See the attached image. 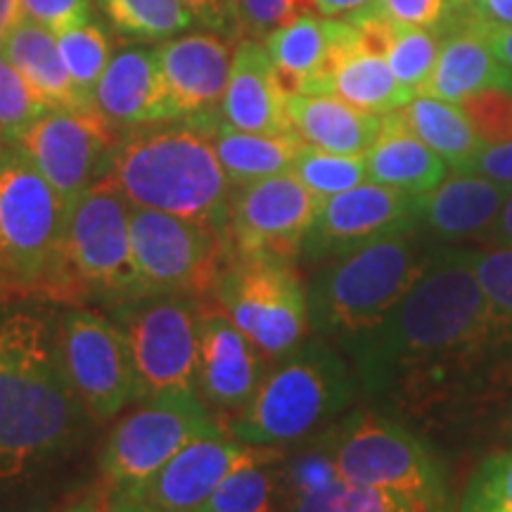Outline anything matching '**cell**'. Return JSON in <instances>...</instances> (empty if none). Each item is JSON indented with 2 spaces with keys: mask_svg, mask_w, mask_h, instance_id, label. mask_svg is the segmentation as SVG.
Returning <instances> with one entry per match:
<instances>
[{
  "mask_svg": "<svg viewBox=\"0 0 512 512\" xmlns=\"http://www.w3.org/2000/svg\"><path fill=\"white\" fill-rule=\"evenodd\" d=\"M342 347L387 415L456 422L512 392V330L486 302L470 247L430 249L401 302Z\"/></svg>",
  "mask_w": 512,
  "mask_h": 512,
  "instance_id": "obj_1",
  "label": "cell"
},
{
  "mask_svg": "<svg viewBox=\"0 0 512 512\" xmlns=\"http://www.w3.org/2000/svg\"><path fill=\"white\" fill-rule=\"evenodd\" d=\"M86 411L64 370L57 332L34 313L0 320V482L60 451Z\"/></svg>",
  "mask_w": 512,
  "mask_h": 512,
  "instance_id": "obj_2",
  "label": "cell"
},
{
  "mask_svg": "<svg viewBox=\"0 0 512 512\" xmlns=\"http://www.w3.org/2000/svg\"><path fill=\"white\" fill-rule=\"evenodd\" d=\"M102 178L131 207L209 223L219 233L226 223L233 185L209 136L195 121L157 126L119 140Z\"/></svg>",
  "mask_w": 512,
  "mask_h": 512,
  "instance_id": "obj_3",
  "label": "cell"
},
{
  "mask_svg": "<svg viewBox=\"0 0 512 512\" xmlns=\"http://www.w3.org/2000/svg\"><path fill=\"white\" fill-rule=\"evenodd\" d=\"M356 375L328 339H304L266 370L259 389L223 430L252 446H290L335 422L356 396Z\"/></svg>",
  "mask_w": 512,
  "mask_h": 512,
  "instance_id": "obj_4",
  "label": "cell"
},
{
  "mask_svg": "<svg viewBox=\"0 0 512 512\" xmlns=\"http://www.w3.org/2000/svg\"><path fill=\"white\" fill-rule=\"evenodd\" d=\"M418 233L384 235L325 261L306 287L311 330L339 344L373 330L425 268L430 249Z\"/></svg>",
  "mask_w": 512,
  "mask_h": 512,
  "instance_id": "obj_5",
  "label": "cell"
},
{
  "mask_svg": "<svg viewBox=\"0 0 512 512\" xmlns=\"http://www.w3.org/2000/svg\"><path fill=\"white\" fill-rule=\"evenodd\" d=\"M69 207L19 147L0 171V290L48 292L62 302Z\"/></svg>",
  "mask_w": 512,
  "mask_h": 512,
  "instance_id": "obj_6",
  "label": "cell"
},
{
  "mask_svg": "<svg viewBox=\"0 0 512 512\" xmlns=\"http://www.w3.org/2000/svg\"><path fill=\"white\" fill-rule=\"evenodd\" d=\"M318 441L342 482L401 491L453 512L444 463L406 422L380 411H354Z\"/></svg>",
  "mask_w": 512,
  "mask_h": 512,
  "instance_id": "obj_7",
  "label": "cell"
},
{
  "mask_svg": "<svg viewBox=\"0 0 512 512\" xmlns=\"http://www.w3.org/2000/svg\"><path fill=\"white\" fill-rule=\"evenodd\" d=\"M147 297L131 242V204L100 178L72 204L64 230L62 302L119 306Z\"/></svg>",
  "mask_w": 512,
  "mask_h": 512,
  "instance_id": "obj_8",
  "label": "cell"
},
{
  "mask_svg": "<svg viewBox=\"0 0 512 512\" xmlns=\"http://www.w3.org/2000/svg\"><path fill=\"white\" fill-rule=\"evenodd\" d=\"M211 294L271 363L292 354L311 330L309 292L290 256L228 252Z\"/></svg>",
  "mask_w": 512,
  "mask_h": 512,
  "instance_id": "obj_9",
  "label": "cell"
},
{
  "mask_svg": "<svg viewBox=\"0 0 512 512\" xmlns=\"http://www.w3.org/2000/svg\"><path fill=\"white\" fill-rule=\"evenodd\" d=\"M204 306L192 297H140L114 306V323L131 344L138 401L197 392V349Z\"/></svg>",
  "mask_w": 512,
  "mask_h": 512,
  "instance_id": "obj_10",
  "label": "cell"
},
{
  "mask_svg": "<svg viewBox=\"0 0 512 512\" xmlns=\"http://www.w3.org/2000/svg\"><path fill=\"white\" fill-rule=\"evenodd\" d=\"M226 432L200 394H159L140 399L112 427L100 451V472L117 489H133L169 463L185 444Z\"/></svg>",
  "mask_w": 512,
  "mask_h": 512,
  "instance_id": "obj_11",
  "label": "cell"
},
{
  "mask_svg": "<svg viewBox=\"0 0 512 512\" xmlns=\"http://www.w3.org/2000/svg\"><path fill=\"white\" fill-rule=\"evenodd\" d=\"M131 242L147 297L211 294L226 259L214 226L157 209L131 207Z\"/></svg>",
  "mask_w": 512,
  "mask_h": 512,
  "instance_id": "obj_12",
  "label": "cell"
},
{
  "mask_svg": "<svg viewBox=\"0 0 512 512\" xmlns=\"http://www.w3.org/2000/svg\"><path fill=\"white\" fill-rule=\"evenodd\" d=\"M57 342L69 382L95 422H112L138 401L131 344L114 320L91 309H72L60 320Z\"/></svg>",
  "mask_w": 512,
  "mask_h": 512,
  "instance_id": "obj_13",
  "label": "cell"
},
{
  "mask_svg": "<svg viewBox=\"0 0 512 512\" xmlns=\"http://www.w3.org/2000/svg\"><path fill=\"white\" fill-rule=\"evenodd\" d=\"M117 133L98 110H48L15 145L72 209L105 174L121 140Z\"/></svg>",
  "mask_w": 512,
  "mask_h": 512,
  "instance_id": "obj_14",
  "label": "cell"
},
{
  "mask_svg": "<svg viewBox=\"0 0 512 512\" xmlns=\"http://www.w3.org/2000/svg\"><path fill=\"white\" fill-rule=\"evenodd\" d=\"M318 195L292 171L230 190L221 238L228 252H271L294 259L320 211Z\"/></svg>",
  "mask_w": 512,
  "mask_h": 512,
  "instance_id": "obj_15",
  "label": "cell"
},
{
  "mask_svg": "<svg viewBox=\"0 0 512 512\" xmlns=\"http://www.w3.org/2000/svg\"><path fill=\"white\" fill-rule=\"evenodd\" d=\"M406 230H420L418 197L366 181L323 200L299 254L309 264H325L366 242Z\"/></svg>",
  "mask_w": 512,
  "mask_h": 512,
  "instance_id": "obj_16",
  "label": "cell"
},
{
  "mask_svg": "<svg viewBox=\"0 0 512 512\" xmlns=\"http://www.w3.org/2000/svg\"><path fill=\"white\" fill-rule=\"evenodd\" d=\"M273 453H278V448L242 444L226 432L204 434L185 444L150 479L128 491L155 512H195L235 467Z\"/></svg>",
  "mask_w": 512,
  "mask_h": 512,
  "instance_id": "obj_17",
  "label": "cell"
},
{
  "mask_svg": "<svg viewBox=\"0 0 512 512\" xmlns=\"http://www.w3.org/2000/svg\"><path fill=\"white\" fill-rule=\"evenodd\" d=\"M271 363L245 332L221 311H202L197 349V394L216 408L226 425L245 411Z\"/></svg>",
  "mask_w": 512,
  "mask_h": 512,
  "instance_id": "obj_18",
  "label": "cell"
},
{
  "mask_svg": "<svg viewBox=\"0 0 512 512\" xmlns=\"http://www.w3.org/2000/svg\"><path fill=\"white\" fill-rule=\"evenodd\" d=\"M233 46L214 31L181 34L159 43L157 55L178 119L216 117L226 95Z\"/></svg>",
  "mask_w": 512,
  "mask_h": 512,
  "instance_id": "obj_19",
  "label": "cell"
},
{
  "mask_svg": "<svg viewBox=\"0 0 512 512\" xmlns=\"http://www.w3.org/2000/svg\"><path fill=\"white\" fill-rule=\"evenodd\" d=\"M93 105L117 131L178 121L157 46H133L112 55L95 88Z\"/></svg>",
  "mask_w": 512,
  "mask_h": 512,
  "instance_id": "obj_20",
  "label": "cell"
},
{
  "mask_svg": "<svg viewBox=\"0 0 512 512\" xmlns=\"http://www.w3.org/2000/svg\"><path fill=\"white\" fill-rule=\"evenodd\" d=\"M219 114L240 131L268 136L294 133L287 117V91L261 41L240 38L235 46Z\"/></svg>",
  "mask_w": 512,
  "mask_h": 512,
  "instance_id": "obj_21",
  "label": "cell"
},
{
  "mask_svg": "<svg viewBox=\"0 0 512 512\" xmlns=\"http://www.w3.org/2000/svg\"><path fill=\"white\" fill-rule=\"evenodd\" d=\"M510 74L491 46V29L470 12H458L441 36L437 62L418 95L458 105L484 88H505Z\"/></svg>",
  "mask_w": 512,
  "mask_h": 512,
  "instance_id": "obj_22",
  "label": "cell"
},
{
  "mask_svg": "<svg viewBox=\"0 0 512 512\" xmlns=\"http://www.w3.org/2000/svg\"><path fill=\"white\" fill-rule=\"evenodd\" d=\"M508 188L477 174L453 171L418 197L420 228L439 242L486 238L501 214Z\"/></svg>",
  "mask_w": 512,
  "mask_h": 512,
  "instance_id": "obj_23",
  "label": "cell"
},
{
  "mask_svg": "<svg viewBox=\"0 0 512 512\" xmlns=\"http://www.w3.org/2000/svg\"><path fill=\"white\" fill-rule=\"evenodd\" d=\"M328 93L370 114L401 110L415 95L403 88L389 67L382 48L366 31L347 22L332 55Z\"/></svg>",
  "mask_w": 512,
  "mask_h": 512,
  "instance_id": "obj_24",
  "label": "cell"
},
{
  "mask_svg": "<svg viewBox=\"0 0 512 512\" xmlns=\"http://www.w3.org/2000/svg\"><path fill=\"white\" fill-rule=\"evenodd\" d=\"M347 22L311 10L266 36L264 48L290 93H328L332 55Z\"/></svg>",
  "mask_w": 512,
  "mask_h": 512,
  "instance_id": "obj_25",
  "label": "cell"
},
{
  "mask_svg": "<svg viewBox=\"0 0 512 512\" xmlns=\"http://www.w3.org/2000/svg\"><path fill=\"white\" fill-rule=\"evenodd\" d=\"M363 159L368 181L415 197L427 195L448 176V164L415 136L399 110L382 114L380 133Z\"/></svg>",
  "mask_w": 512,
  "mask_h": 512,
  "instance_id": "obj_26",
  "label": "cell"
},
{
  "mask_svg": "<svg viewBox=\"0 0 512 512\" xmlns=\"http://www.w3.org/2000/svg\"><path fill=\"white\" fill-rule=\"evenodd\" d=\"M287 117L304 143L337 155H366L380 133L382 117L330 93H290Z\"/></svg>",
  "mask_w": 512,
  "mask_h": 512,
  "instance_id": "obj_27",
  "label": "cell"
},
{
  "mask_svg": "<svg viewBox=\"0 0 512 512\" xmlns=\"http://www.w3.org/2000/svg\"><path fill=\"white\" fill-rule=\"evenodd\" d=\"M195 124L209 136L233 188L285 174L292 169L294 159L304 147V140L297 133L268 136V133L240 131V128L226 124L221 114L200 119Z\"/></svg>",
  "mask_w": 512,
  "mask_h": 512,
  "instance_id": "obj_28",
  "label": "cell"
},
{
  "mask_svg": "<svg viewBox=\"0 0 512 512\" xmlns=\"http://www.w3.org/2000/svg\"><path fill=\"white\" fill-rule=\"evenodd\" d=\"M0 53L8 57L48 110H95L74 86L53 31L27 19Z\"/></svg>",
  "mask_w": 512,
  "mask_h": 512,
  "instance_id": "obj_29",
  "label": "cell"
},
{
  "mask_svg": "<svg viewBox=\"0 0 512 512\" xmlns=\"http://www.w3.org/2000/svg\"><path fill=\"white\" fill-rule=\"evenodd\" d=\"M399 112L415 136L432 152H437L451 171H463L484 147L467 124L465 114L453 102L415 95Z\"/></svg>",
  "mask_w": 512,
  "mask_h": 512,
  "instance_id": "obj_30",
  "label": "cell"
},
{
  "mask_svg": "<svg viewBox=\"0 0 512 512\" xmlns=\"http://www.w3.org/2000/svg\"><path fill=\"white\" fill-rule=\"evenodd\" d=\"M351 24L373 38L387 57L396 81L413 95H418L430 79L434 62H437L444 31L396 24L382 17H363Z\"/></svg>",
  "mask_w": 512,
  "mask_h": 512,
  "instance_id": "obj_31",
  "label": "cell"
},
{
  "mask_svg": "<svg viewBox=\"0 0 512 512\" xmlns=\"http://www.w3.org/2000/svg\"><path fill=\"white\" fill-rule=\"evenodd\" d=\"M280 451L235 467L195 512H280L287 510L285 477L278 470Z\"/></svg>",
  "mask_w": 512,
  "mask_h": 512,
  "instance_id": "obj_32",
  "label": "cell"
},
{
  "mask_svg": "<svg viewBox=\"0 0 512 512\" xmlns=\"http://www.w3.org/2000/svg\"><path fill=\"white\" fill-rule=\"evenodd\" d=\"M285 512H446L418 496L332 479L309 494L287 498Z\"/></svg>",
  "mask_w": 512,
  "mask_h": 512,
  "instance_id": "obj_33",
  "label": "cell"
},
{
  "mask_svg": "<svg viewBox=\"0 0 512 512\" xmlns=\"http://www.w3.org/2000/svg\"><path fill=\"white\" fill-rule=\"evenodd\" d=\"M119 34L164 43L195 27L181 0H95Z\"/></svg>",
  "mask_w": 512,
  "mask_h": 512,
  "instance_id": "obj_34",
  "label": "cell"
},
{
  "mask_svg": "<svg viewBox=\"0 0 512 512\" xmlns=\"http://www.w3.org/2000/svg\"><path fill=\"white\" fill-rule=\"evenodd\" d=\"M290 171L320 200H328L368 181L366 159L361 155H337L309 143L299 150Z\"/></svg>",
  "mask_w": 512,
  "mask_h": 512,
  "instance_id": "obj_35",
  "label": "cell"
},
{
  "mask_svg": "<svg viewBox=\"0 0 512 512\" xmlns=\"http://www.w3.org/2000/svg\"><path fill=\"white\" fill-rule=\"evenodd\" d=\"M57 46H60L62 60L72 74L74 86L93 105L100 76L105 74L107 64L112 60V41L107 31L93 19L79 29L64 31L57 36Z\"/></svg>",
  "mask_w": 512,
  "mask_h": 512,
  "instance_id": "obj_36",
  "label": "cell"
},
{
  "mask_svg": "<svg viewBox=\"0 0 512 512\" xmlns=\"http://www.w3.org/2000/svg\"><path fill=\"white\" fill-rule=\"evenodd\" d=\"M453 512H512V446L475 467Z\"/></svg>",
  "mask_w": 512,
  "mask_h": 512,
  "instance_id": "obj_37",
  "label": "cell"
},
{
  "mask_svg": "<svg viewBox=\"0 0 512 512\" xmlns=\"http://www.w3.org/2000/svg\"><path fill=\"white\" fill-rule=\"evenodd\" d=\"M46 112L48 107L36 98L24 76L0 53V140L17 143L19 136Z\"/></svg>",
  "mask_w": 512,
  "mask_h": 512,
  "instance_id": "obj_38",
  "label": "cell"
},
{
  "mask_svg": "<svg viewBox=\"0 0 512 512\" xmlns=\"http://www.w3.org/2000/svg\"><path fill=\"white\" fill-rule=\"evenodd\" d=\"M467 124L484 145H501L512 140V93L505 88H484L458 102Z\"/></svg>",
  "mask_w": 512,
  "mask_h": 512,
  "instance_id": "obj_39",
  "label": "cell"
},
{
  "mask_svg": "<svg viewBox=\"0 0 512 512\" xmlns=\"http://www.w3.org/2000/svg\"><path fill=\"white\" fill-rule=\"evenodd\" d=\"M470 264L486 302L512 330V247L470 249Z\"/></svg>",
  "mask_w": 512,
  "mask_h": 512,
  "instance_id": "obj_40",
  "label": "cell"
},
{
  "mask_svg": "<svg viewBox=\"0 0 512 512\" xmlns=\"http://www.w3.org/2000/svg\"><path fill=\"white\" fill-rule=\"evenodd\" d=\"M363 17H382L396 24L446 31L458 17V10L451 0H375L368 10L358 12L349 22H358Z\"/></svg>",
  "mask_w": 512,
  "mask_h": 512,
  "instance_id": "obj_41",
  "label": "cell"
},
{
  "mask_svg": "<svg viewBox=\"0 0 512 512\" xmlns=\"http://www.w3.org/2000/svg\"><path fill=\"white\" fill-rule=\"evenodd\" d=\"M240 36L266 41V36L304 12L313 10L311 0H238Z\"/></svg>",
  "mask_w": 512,
  "mask_h": 512,
  "instance_id": "obj_42",
  "label": "cell"
},
{
  "mask_svg": "<svg viewBox=\"0 0 512 512\" xmlns=\"http://www.w3.org/2000/svg\"><path fill=\"white\" fill-rule=\"evenodd\" d=\"M95 0H22L29 22L41 24L55 36L93 22Z\"/></svg>",
  "mask_w": 512,
  "mask_h": 512,
  "instance_id": "obj_43",
  "label": "cell"
},
{
  "mask_svg": "<svg viewBox=\"0 0 512 512\" xmlns=\"http://www.w3.org/2000/svg\"><path fill=\"white\" fill-rule=\"evenodd\" d=\"M195 22L207 31L238 38L240 41V10L238 0H181Z\"/></svg>",
  "mask_w": 512,
  "mask_h": 512,
  "instance_id": "obj_44",
  "label": "cell"
},
{
  "mask_svg": "<svg viewBox=\"0 0 512 512\" xmlns=\"http://www.w3.org/2000/svg\"><path fill=\"white\" fill-rule=\"evenodd\" d=\"M463 171L512 190V140L501 145H484Z\"/></svg>",
  "mask_w": 512,
  "mask_h": 512,
  "instance_id": "obj_45",
  "label": "cell"
},
{
  "mask_svg": "<svg viewBox=\"0 0 512 512\" xmlns=\"http://www.w3.org/2000/svg\"><path fill=\"white\" fill-rule=\"evenodd\" d=\"M114 486L107 482V479H100L86 489H81L79 494L69 496L60 508H55L53 512H102L110 503Z\"/></svg>",
  "mask_w": 512,
  "mask_h": 512,
  "instance_id": "obj_46",
  "label": "cell"
},
{
  "mask_svg": "<svg viewBox=\"0 0 512 512\" xmlns=\"http://www.w3.org/2000/svg\"><path fill=\"white\" fill-rule=\"evenodd\" d=\"M489 29L512 27V0H470L467 10Z\"/></svg>",
  "mask_w": 512,
  "mask_h": 512,
  "instance_id": "obj_47",
  "label": "cell"
},
{
  "mask_svg": "<svg viewBox=\"0 0 512 512\" xmlns=\"http://www.w3.org/2000/svg\"><path fill=\"white\" fill-rule=\"evenodd\" d=\"M313 10L320 12L323 17L330 19H344L349 22L351 17H356L358 12L368 10L375 0H311Z\"/></svg>",
  "mask_w": 512,
  "mask_h": 512,
  "instance_id": "obj_48",
  "label": "cell"
},
{
  "mask_svg": "<svg viewBox=\"0 0 512 512\" xmlns=\"http://www.w3.org/2000/svg\"><path fill=\"white\" fill-rule=\"evenodd\" d=\"M24 22H27V15H24L22 0H0V50Z\"/></svg>",
  "mask_w": 512,
  "mask_h": 512,
  "instance_id": "obj_49",
  "label": "cell"
},
{
  "mask_svg": "<svg viewBox=\"0 0 512 512\" xmlns=\"http://www.w3.org/2000/svg\"><path fill=\"white\" fill-rule=\"evenodd\" d=\"M491 247H512V190L505 197V204L498 214L494 228L486 235Z\"/></svg>",
  "mask_w": 512,
  "mask_h": 512,
  "instance_id": "obj_50",
  "label": "cell"
},
{
  "mask_svg": "<svg viewBox=\"0 0 512 512\" xmlns=\"http://www.w3.org/2000/svg\"><path fill=\"white\" fill-rule=\"evenodd\" d=\"M102 512H155V510H152L150 505H145L143 501H140V498L133 494V491L117 489V486H114L110 503H107V508Z\"/></svg>",
  "mask_w": 512,
  "mask_h": 512,
  "instance_id": "obj_51",
  "label": "cell"
},
{
  "mask_svg": "<svg viewBox=\"0 0 512 512\" xmlns=\"http://www.w3.org/2000/svg\"><path fill=\"white\" fill-rule=\"evenodd\" d=\"M491 46H494L498 62L512 72V27L491 29Z\"/></svg>",
  "mask_w": 512,
  "mask_h": 512,
  "instance_id": "obj_52",
  "label": "cell"
},
{
  "mask_svg": "<svg viewBox=\"0 0 512 512\" xmlns=\"http://www.w3.org/2000/svg\"><path fill=\"white\" fill-rule=\"evenodd\" d=\"M451 3H453V8H456L458 12H465L467 5H470V0H451Z\"/></svg>",
  "mask_w": 512,
  "mask_h": 512,
  "instance_id": "obj_53",
  "label": "cell"
},
{
  "mask_svg": "<svg viewBox=\"0 0 512 512\" xmlns=\"http://www.w3.org/2000/svg\"><path fill=\"white\" fill-rule=\"evenodd\" d=\"M5 159H8V150H5V147L0 145V171H3V166H5Z\"/></svg>",
  "mask_w": 512,
  "mask_h": 512,
  "instance_id": "obj_54",
  "label": "cell"
},
{
  "mask_svg": "<svg viewBox=\"0 0 512 512\" xmlns=\"http://www.w3.org/2000/svg\"><path fill=\"white\" fill-rule=\"evenodd\" d=\"M505 427H508V437H510V441H512V413H510L508 422H505Z\"/></svg>",
  "mask_w": 512,
  "mask_h": 512,
  "instance_id": "obj_55",
  "label": "cell"
},
{
  "mask_svg": "<svg viewBox=\"0 0 512 512\" xmlns=\"http://www.w3.org/2000/svg\"><path fill=\"white\" fill-rule=\"evenodd\" d=\"M505 91L512 93V74H510V79H508V86H505Z\"/></svg>",
  "mask_w": 512,
  "mask_h": 512,
  "instance_id": "obj_56",
  "label": "cell"
},
{
  "mask_svg": "<svg viewBox=\"0 0 512 512\" xmlns=\"http://www.w3.org/2000/svg\"><path fill=\"white\" fill-rule=\"evenodd\" d=\"M0 320H3V316H0Z\"/></svg>",
  "mask_w": 512,
  "mask_h": 512,
  "instance_id": "obj_57",
  "label": "cell"
}]
</instances>
